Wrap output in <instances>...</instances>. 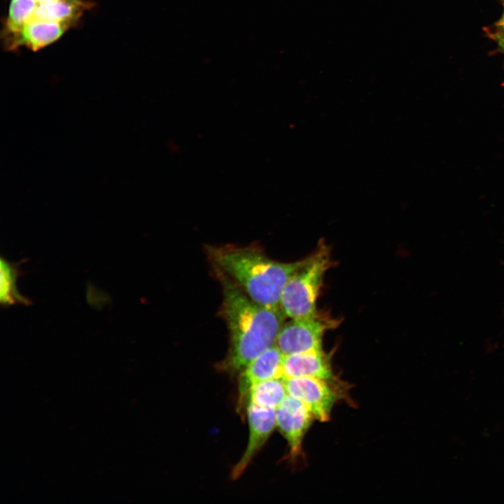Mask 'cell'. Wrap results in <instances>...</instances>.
<instances>
[{"label":"cell","mask_w":504,"mask_h":504,"mask_svg":"<svg viewBox=\"0 0 504 504\" xmlns=\"http://www.w3.org/2000/svg\"><path fill=\"white\" fill-rule=\"evenodd\" d=\"M221 280L223 287L221 314L229 331L230 345L218 369L234 374L241 372L266 349L276 345L286 316L281 309L269 308L251 299L225 275L222 274Z\"/></svg>","instance_id":"1"},{"label":"cell","mask_w":504,"mask_h":504,"mask_svg":"<svg viewBox=\"0 0 504 504\" xmlns=\"http://www.w3.org/2000/svg\"><path fill=\"white\" fill-rule=\"evenodd\" d=\"M95 3L91 0H9L1 20L3 49H44L78 27Z\"/></svg>","instance_id":"2"},{"label":"cell","mask_w":504,"mask_h":504,"mask_svg":"<svg viewBox=\"0 0 504 504\" xmlns=\"http://www.w3.org/2000/svg\"><path fill=\"white\" fill-rule=\"evenodd\" d=\"M219 273L237 284L251 299L269 308L281 309L282 290L307 257L292 262L268 258L256 246L225 245L208 247Z\"/></svg>","instance_id":"3"},{"label":"cell","mask_w":504,"mask_h":504,"mask_svg":"<svg viewBox=\"0 0 504 504\" xmlns=\"http://www.w3.org/2000/svg\"><path fill=\"white\" fill-rule=\"evenodd\" d=\"M333 262L328 246L320 241L306 262L288 279L281 295L280 308L290 319L316 312V302L327 271Z\"/></svg>","instance_id":"4"},{"label":"cell","mask_w":504,"mask_h":504,"mask_svg":"<svg viewBox=\"0 0 504 504\" xmlns=\"http://www.w3.org/2000/svg\"><path fill=\"white\" fill-rule=\"evenodd\" d=\"M338 324L337 320L318 311L307 317L291 319L283 325L276 346L284 355L321 349L325 332Z\"/></svg>","instance_id":"5"},{"label":"cell","mask_w":504,"mask_h":504,"mask_svg":"<svg viewBox=\"0 0 504 504\" xmlns=\"http://www.w3.org/2000/svg\"><path fill=\"white\" fill-rule=\"evenodd\" d=\"M288 395L303 402L320 421L330 419L332 409L341 398L330 380L304 377L284 379Z\"/></svg>","instance_id":"6"},{"label":"cell","mask_w":504,"mask_h":504,"mask_svg":"<svg viewBox=\"0 0 504 504\" xmlns=\"http://www.w3.org/2000/svg\"><path fill=\"white\" fill-rule=\"evenodd\" d=\"M314 419L303 402L289 395L276 409V426L288 442L290 461L295 462L302 456L303 439Z\"/></svg>","instance_id":"7"},{"label":"cell","mask_w":504,"mask_h":504,"mask_svg":"<svg viewBox=\"0 0 504 504\" xmlns=\"http://www.w3.org/2000/svg\"><path fill=\"white\" fill-rule=\"evenodd\" d=\"M246 410L249 428L248 440L245 451L232 470L231 477L234 479L243 474L276 426V409L249 404Z\"/></svg>","instance_id":"8"},{"label":"cell","mask_w":504,"mask_h":504,"mask_svg":"<svg viewBox=\"0 0 504 504\" xmlns=\"http://www.w3.org/2000/svg\"><path fill=\"white\" fill-rule=\"evenodd\" d=\"M284 354L274 345L251 361L241 370L238 379L239 405L247 403L251 389L267 379L282 377Z\"/></svg>","instance_id":"9"},{"label":"cell","mask_w":504,"mask_h":504,"mask_svg":"<svg viewBox=\"0 0 504 504\" xmlns=\"http://www.w3.org/2000/svg\"><path fill=\"white\" fill-rule=\"evenodd\" d=\"M312 377L326 380L334 377L330 356L321 349L284 355V379Z\"/></svg>","instance_id":"10"},{"label":"cell","mask_w":504,"mask_h":504,"mask_svg":"<svg viewBox=\"0 0 504 504\" xmlns=\"http://www.w3.org/2000/svg\"><path fill=\"white\" fill-rule=\"evenodd\" d=\"M288 396L285 379L273 378L255 385L250 391L247 405L276 409Z\"/></svg>","instance_id":"11"},{"label":"cell","mask_w":504,"mask_h":504,"mask_svg":"<svg viewBox=\"0 0 504 504\" xmlns=\"http://www.w3.org/2000/svg\"><path fill=\"white\" fill-rule=\"evenodd\" d=\"M18 266L19 263L10 262L1 257L0 302L2 307H8L15 304H31V301L22 295L17 288L16 281L21 274Z\"/></svg>","instance_id":"12"},{"label":"cell","mask_w":504,"mask_h":504,"mask_svg":"<svg viewBox=\"0 0 504 504\" xmlns=\"http://www.w3.org/2000/svg\"><path fill=\"white\" fill-rule=\"evenodd\" d=\"M489 34H498L504 35V4L503 10L500 19L494 24L493 28L488 32Z\"/></svg>","instance_id":"13"},{"label":"cell","mask_w":504,"mask_h":504,"mask_svg":"<svg viewBox=\"0 0 504 504\" xmlns=\"http://www.w3.org/2000/svg\"><path fill=\"white\" fill-rule=\"evenodd\" d=\"M489 35L497 43L500 50L504 52V35L491 33Z\"/></svg>","instance_id":"14"}]
</instances>
